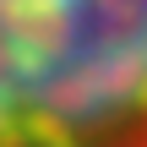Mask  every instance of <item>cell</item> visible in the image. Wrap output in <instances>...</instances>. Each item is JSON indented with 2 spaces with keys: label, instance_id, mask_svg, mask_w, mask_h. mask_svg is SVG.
Here are the masks:
<instances>
[{
  "label": "cell",
  "instance_id": "obj_1",
  "mask_svg": "<svg viewBox=\"0 0 147 147\" xmlns=\"http://www.w3.org/2000/svg\"><path fill=\"white\" fill-rule=\"evenodd\" d=\"M142 136L147 0H0V147Z\"/></svg>",
  "mask_w": 147,
  "mask_h": 147
},
{
  "label": "cell",
  "instance_id": "obj_2",
  "mask_svg": "<svg viewBox=\"0 0 147 147\" xmlns=\"http://www.w3.org/2000/svg\"><path fill=\"white\" fill-rule=\"evenodd\" d=\"M131 147H147V136H142V142H131Z\"/></svg>",
  "mask_w": 147,
  "mask_h": 147
}]
</instances>
